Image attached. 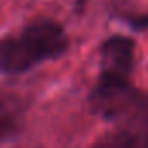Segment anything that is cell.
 <instances>
[{"mask_svg":"<svg viewBox=\"0 0 148 148\" xmlns=\"http://www.w3.org/2000/svg\"><path fill=\"white\" fill-rule=\"evenodd\" d=\"M68 49V37L63 26L52 19L28 23L16 35L0 38V71L19 75L33 66L63 56Z\"/></svg>","mask_w":148,"mask_h":148,"instance_id":"1","label":"cell"},{"mask_svg":"<svg viewBox=\"0 0 148 148\" xmlns=\"http://www.w3.org/2000/svg\"><path fill=\"white\" fill-rule=\"evenodd\" d=\"M89 101L103 119L148 132V92L134 89L129 80L99 75Z\"/></svg>","mask_w":148,"mask_h":148,"instance_id":"2","label":"cell"},{"mask_svg":"<svg viewBox=\"0 0 148 148\" xmlns=\"http://www.w3.org/2000/svg\"><path fill=\"white\" fill-rule=\"evenodd\" d=\"M101 77L127 80L134 61V42L122 35H113L103 42L101 51Z\"/></svg>","mask_w":148,"mask_h":148,"instance_id":"3","label":"cell"},{"mask_svg":"<svg viewBox=\"0 0 148 148\" xmlns=\"http://www.w3.org/2000/svg\"><path fill=\"white\" fill-rule=\"evenodd\" d=\"M91 148H148V132L120 127L98 138Z\"/></svg>","mask_w":148,"mask_h":148,"instance_id":"4","label":"cell"},{"mask_svg":"<svg viewBox=\"0 0 148 148\" xmlns=\"http://www.w3.org/2000/svg\"><path fill=\"white\" fill-rule=\"evenodd\" d=\"M19 131L18 115L7 101H0V143H5Z\"/></svg>","mask_w":148,"mask_h":148,"instance_id":"5","label":"cell"},{"mask_svg":"<svg viewBox=\"0 0 148 148\" xmlns=\"http://www.w3.org/2000/svg\"><path fill=\"white\" fill-rule=\"evenodd\" d=\"M129 25H131L132 28H138V30L148 28V16H138V18H131V19H129Z\"/></svg>","mask_w":148,"mask_h":148,"instance_id":"6","label":"cell"}]
</instances>
